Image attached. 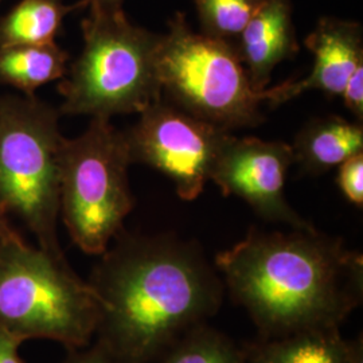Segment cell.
<instances>
[{
  "mask_svg": "<svg viewBox=\"0 0 363 363\" xmlns=\"http://www.w3.org/2000/svg\"><path fill=\"white\" fill-rule=\"evenodd\" d=\"M306 45L313 55L310 74L261 91L262 103L277 106L308 91L340 97L352 72L363 62L362 27L357 22L325 16L307 37Z\"/></svg>",
  "mask_w": 363,
  "mask_h": 363,
  "instance_id": "obj_10",
  "label": "cell"
},
{
  "mask_svg": "<svg viewBox=\"0 0 363 363\" xmlns=\"http://www.w3.org/2000/svg\"><path fill=\"white\" fill-rule=\"evenodd\" d=\"M216 269L259 337L340 328L362 304V255L316 228H252L216 256Z\"/></svg>",
  "mask_w": 363,
  "mask_h": 363,
  "instance_id": "obj_2",
  "label": "cell"
},
{
  "mask_svg": "<svg viewBox=\"0 0 363 363\" xmlns=\"http://www.w3.org/2000/svg\"><path fill=\"white\" fill-rule=\"evenodd\" d=\"M340 97L358 123L363 120V62L352 72Z\"/></svg>",
  "mask_w": 363,
  "mask_h": 363,
  "instance_id": "obj_19",
  "label": "cell"
},
{
  "mask_svg": "<svg viewBox=\"0 0 363 363\" xmlns=\"http://www.w3.org/2000/svg\"><path fill=\"white\" fill-rule=\"evenodd\" d=\"M295 163L311 175H320L363 152L362 123L339 116L318 117L298 130L291 145Z\"/></svg>",
  "mask_w": 363,
  "mask_h": 363,
  "instance_id": "obj_13",
  "label": "cell"
},
{
  "mask_svg": "<svg viewBox=\"0 0 363 363\" xmlns=\"http://www.w3.org/2000/svg\"><path fill=\"white\" fill-rule=\"evenodd\" d=\"M113 241L88 280L101 303L94 343L111 363H151L220 311L225 286L195 242L124 230Z\"/></svg>",
  "mask_w": 363,
  "mask_h": 363,
  "instance_id": "obj_1",
  "label": "cell"
},
{
  "mask_svg": "<svg viewBox=\"0 0 363 363\" xmlns=\"http://www.w3.org/2000/svg\"><path fill=\"white\" fill-rule=\"evenodd\" d=\"M133 127L124 130L130 163L164 174L183 201H194L230 130L195 117L163 99L147 106Z\"/></svg>",
  "mask_w": 363,
  "mask_h": 363,
  "instance_id": "obj_8",
  "label": "cell"
},
{
  "mask_svg": "<svg viewBox=\"0 0 363 363\" xmlns=\"http://www.w3.org/2000/svg\"><path fill=\"white\" fill-rule=\"evenodd\" d=\"M64 363H111L105 351L97 345L86 346L82 349L69 350V355Z\"/></svg>",
  "mask_w": 363,
  "mask_h": 363,
  "instance_id": "obj_21",
  "label": "cell"
},
{
  "mask_svg": "<svg viewBox=\"0 0 363 363\" xmlns=\"http://www.w3.org/2000/svg\"><path fill=\"white\" fill-rule=\"evenodd\" d=\"M235 49L245 66L252 89L256 93L265 91L274 67L295 58L298 52L292 1L265 0L241 33Z\"/></svg>",
  "mask_w": 363,
  "mask_h": 363,
  "instance_id": "obj_11",
  "label": "cell"
},
{
  "mask_svg": "<svg viewBox=\"0 0 363 363\" xmlns=\"http://www.w3.org/2000/svg\"><path fill=\"white\" fill-rule=\"evenodd\" d=\"M124 133L91 117L84 133L66 139L60 156V216L84 253L101 256L135 206Z\"/></svg>",
  "mask_w": 363,
  "mask_h": 363,
  "instance_id": "obj_6",
  "label": "cell"
},
{
  "mask_svg": "<svg viewBox=\"0 0 363 363\" xmlns=\"http://www.w3.org/2000/svg\"><path fill=\"white\" fill-rule=\"evenodd\" d=\"M100 298L58 257L13 230L0 244V327L27 342L48 339L67 350L91 345Z\"/></svg>",
  "mask_w": 363,
  "mask_h": 363,
  "instance_id": "obj_3",
  "label": "cell"
},
{
  "mask_svg": "<svg viewBox=\"0 0 363 363\" xmlns=\"http://www.w3.org/2000/svg\"><path fill=\"white\" fill-rule=\"evenodd\" d=\"M25 342L0 327V363H23L19 347Z\"/></svg>",
  "mask_w": 363,
  "mask_h": 363,
  "instance_id": "obj_20",
  "label": "cell"
},
{
  "mask_svg": "<svg viewBox=\"0 0 363 363\" xmlns=\"http://www.w3.org/2000/svg\"><path fill=\"white\" fill-rule=\"evenodd\" d=\"M60 111L31 96L0 97V206L35 235L38 247L65 257L57 235Z\"/></svg>",
  "mask_w": 363,
  "mask_h": 363,
  "instance_id": "obj_5",
  "label": "cell"
},
{
  "mask_svg": "<svg viewBox=\"0 0 363 363\" xmlns=\"http://www.w3.org/2000/svg\"><path fill=\"white\" fill-rule=\"evenodd\" d=\"M89 9L99 10H118L123 9L124 0H85Z\"/></svg>",
  "mask_w": 363,
  "mask_h": 363,
  "instance_id": "obj_22",
  "label": "cell"
},
{
  "mask_svg": "<svg viewBox=\"0 0 363 363\" xmlns=\"http://www.w3.org/2000/svg\"><path fill=\"white\" fill-rule=\"evenodd\" d=\"M156 70L171 104L220 128L256 127L264 120L261 93L252 89L233 45L196 34L177 13L160 37Z\"/></svg>",
  "mask_w": 363,
  "mask_h": 363,
  "instance_id": "obj_7",
  "label": "cell"
},
{
  "mask_svg": "<svg viewBox=\"0 0 363 363\" xmlns=\"http://www.w3.org/2000/svg\"><path fill=\"white\" fill-rule=\"evenodd\" d=\"M265 0H195L202 34L233 45Z\"/></svg>",
  "mask_w": 363,
  "mask_h": 363,
  "instance_id": "obj_17",
  "label": "cell"
},
{
  "mask_svg": "<svg viewBox=\"0 0 363 363\" xmlns=\"http://www.w3.org/2000/svg\"><path fill=\"white\" fill-rule=\"evenodd\" d=\"M84 49L58 86L60 113L109 118L140 113L162 99L156 70L160 34L132 25L123 9H89Z\"/></svg>",
  "mask_w": 363,
  "mask_h": 363,
  "instance_id": "obj_4",
  "label": "cell"
},
{
  "mask_svg": "<svg viewBox=\"0 0 363 363\" xmlns=\"http://www.w3.org/2000/svg\"><path fill=\"white\" fill-rule=\"evenodd\" d=\"M244 349L247 363H363L362 339L347 340L339 328L259 337Z\"/></svg>",
  "mask_w": 363,
  "mask_h": 363,
  "instance_id": "obj_12",
  "label": "cell"
},
{
  "mask_svg": "<svg viewBox=\"0 0 363 363\" xmlns=\"http://www.w3.org/2000/svg\"><path fill=\"white\" fill-rule=\"evenodd\" d=\"M294 163L289 144L229 135L214 162L210 181L223 195L244 199L264 220L291 229H312L315 226L298 216L284 194L286 174Z\"/></svg>",
  "mask_w": 363,
  "mask_h": 363,
  "instance_id": "obj_9",
  "label": "cell"
},
{
  "mask_svg": "<svg viewBox=\"0 0 363 363\" xmlns=\"http://www.w3.org/2000/svg\"><path fill=\"white\" fill-rule=\"evenodd\" d=\"M13 229L9 222V214L4 208L0 206V244L3 242V240L13 232Z\"/></svg>",
  "mask_w": 363,
  "mask_h": 363,
  "instance_id": "obj_23",
  "label": "cell"
},
{
  "mask_svg": "<svg viewBox=\"0 0 363 363\" xmlns=\"http://www.w3.org/2000/svg\"><path fill=\"white\" fill-rule=\"evenodd\" d=\"M69 54L55 42L0 48V84L31 96L66 74Z\"/></svg>",
  "mask_w": 363,
  "mask_h": 363,
  "instance_id": "obj_14",
  "label": "cell"
},
{
  "mask_svg": "<svg viewBox=\"0 0 363 363\" xmlns=\"http://www.w3.org/2000/svg\"><path fill=\"white\" fill-rule=\"evenodd\" d=\"M151 363H247V358L245 349L205 323L178 337Z\"/></svg>",
  "mask_w": 363,
  "mask_h": 363,
  "instance_id": "obj_16",
  "label": "cell"
},
{
  "mask_svg": "<svg viewBox=\"0 0 363 363\" xmlns=\"http://www.w3.org/2000/svg\"><path fill=\"white\" fill-rule=\"evenodd\" d=\"M337 187L345 198L358 208L363 205V152L345 160L337 171Z\"/></svg>",
  "mask_w": 363,
  "mask_h": 363,
  "instance_id": "obj_18",
  "label": "cell"
},
{
  "mask_svg": "<svg viewBox=\"0 0 363 363\" xmlns=\"http://www.w3.org/2000/svg\"><path fill=\"white\" fill-rule=\"evenodd\" d=\"M88 7L85 0H22L0 16V48L54 42L67 13Z\"/></svg>",
  "mask_w": 363,
  "mask_h": 363,
  "instance_id": "obj_15",
  "label": "cell"
}]
</instances>
